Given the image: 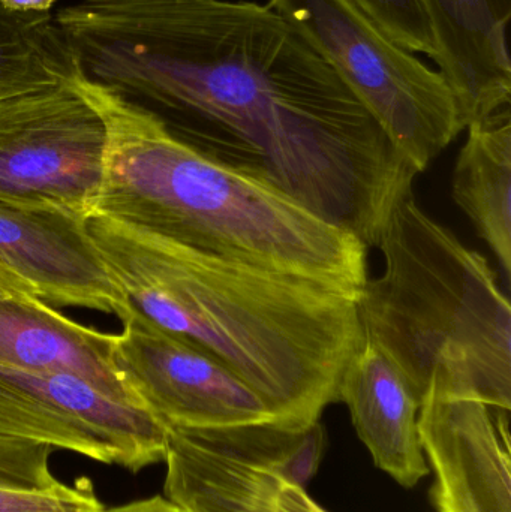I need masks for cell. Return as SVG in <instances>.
Listing matches in <instances>:
<instances>
[{
  "label": "cell",
  "instance_id": "cell-4",
  "mask_svg": "<svg viewBox=\"0 0 511 512\" xmlns=\"http://www.w3.org/2000/svg\"><path fill=\"white\" fill-rule=\"evenodd\" d=\"M384 270L366 280L357 313L366 342L413 391L511 411V307L497 274L411 197L377 246Z\"/></svg>",
  "mask_w": 511,
  "mask_h": 512
},
{
  "label": "cell",
  "instance_id": "cell-7",
  "mask_svg": "<svg viewBox=\"0 0 511 512\" xmlns=\"http://www.w3.org/2000/svg\"><path fill=\"white\" fill-rule=\"evenodd\" d=\"M0 436L138 474L167 454V427L66 373L0 364Z\"/></svg>",
  "mask_w": 511,
  "mask_h": 512
},
{
  "label": "cell",
  "instance_id": "cell-11",
  "mask_svg": "<svg viewBox=\"0 0 511 512\" xmlns=\"http://www.w3.org/2000/svg\"><path fill=\"white\" fill-rule=\"evenodd\" d=\"M114 336L63 315L0 264L3 366L77 376L105 396L141 409L114 360Z\"/></svg>",
  "mask_w": 511,
  "mask_h": 512
},
{
  "label": "cell",
  "instance_id": "cell-10",
  "mask_svg": "<svg viewBox=\"0 0 511 512\" xmlns=\"http://www.w3.org/2000/svg\"><path fill=\"white\" fill-rule=\"evenodd\" d=\"M417 423L437 512H511L509 409L428 394Z\"/></svg>",
  "mask_w": 511,
  "mask_h": 512
},
{
  "label": "cell",
  "instance_id": "cell-3",
  "mask_svg": "<svg viewBox=\"0 0 511 512\" xmlns=\"http://www.w3.org/2000/svg\"><path fill=\"white\" fill-rule=\"evenodd\" d=\"M68 81L105 126L101 188L90 215L360 294L369 277L359 237L260 174L183 140L156 114L89 80L77 62Z\"/></svg>",
  "mask_w": 511,
  "mask_h": 512
},
{
  "label": "cell",
  "instance_id": "cell-19",
  "mask_svg": "<svg viewBox=\"0 0 511 512\" xmlns=\"http://www.w3.org/2000/svg\"><path fill=\"white\" fill-rule=\"evenodd\" d=\"M101 512H188L164 495H153L117 507L104 508Z\"/></svg>",
  "mask_w": 511,
  "mask_h": 512
},
{
  "label": "cell",
  "instance_id": "cell-14",
  "mask_svg": "<svg viewBox=\"0 0 511 512\" xmlns=\"http://www.w3.org/2000/svg\"><path fill=\"white\" fill-rule=\"evenodd\" d=\"M452 174V197L511 276V111L467 128Z\"/></svg>",
  "mask_w": 511,
  "mask_h": 512
},
{
  "label": "cell",
  "instance_id": "cell-9",
  "mask_svg": "<svg viewBox=\"0 0 511 512\" xmlns=\"http://www.w3.org/2000/svg\"><path fill=\"white\" fill-rule=\"evenodd\" d=\"M0 264L54 307L119 319L132 312L86 228V218L45 204L0 200Z\"/></svg>",
  "mask_w": 511,
  "mask_h": 512
},
{
  "label": "cell",
  "instance_id": "cell-17",
  "mask_svg": "<svg viewBox=\"0 0 511 512\" xmlns=\"http://www.w3.org/2000/svg\"><path fill=\"white\" fill-rule=\"evenodd\" d=\"M401 47L435 60L437 42L423 0H356Z\"/></svg>",
  "mask_w": 511,
  "mask_h": 512
},
{
  "label": "cell",
  "instance_id": "cell-15",
  "mask_svg": "<svg viewBox=\"0 0 511 512\" xmlns=\"http://www.w3.org/2000/svg\"><path fill=\"white\" fill-rule=\"evenodd\" d=\"M75 59L54 15L0 8V101L68 80Z\"/></svg>",
  "mask_w": 511,
  "mask_h": 512
},
{
  "label": "cell",
  "instance_id": "cell-1",
  "mask_svg": "<svg viewBox=\"0 0 511 512\" xmlns=\"http://www.w3.org/2000/svg\"><path fill=\"white\" fill-rule=\"evenodd\" d=\"M89 80L198 135L377 246L419 171L314 45L246 0H80L54 15Z\"/></svg>",
  "mask_w": 511,
  "mask_h": 512
},
{
  "label": "cell",
  "instance_id": "cell-18",
  "mask_svg": "<svg viewBox=\"0 0 511 512\" xmlns=\"http://www.w3.org/2000/svg\"><path fill=\"white\" fill-rule=\"evenodd\" d=\"M104 508L87 477L71 484L60 481L44 492L0 490V512H101Z\"/></svg>",
  "mask_w": 511,
  "mask_h": 512
},
{
  "label": "cell",
  "instance_id": "cell-2",
  "mask_svg": "<svg viewBox=\"0 0 511 512\" xmlns=\"http://www.w3.org/2000/svg\"><path fill=\"white\" fill-rule=\"evenodd\" d=\"M86 228L129 304L215 355L273 423L305 429L338 402L345 366L365 342L359 295L98 213Z\"/></svg>",
  "mask_w": 511,
  "mask_h": 512
},
{
  "label": "cell",
  "instance_id": "cell-20",
  "mask_svg": "<svg viewBox=\"0 0 511 512\" xmlns=\"http://www.w3.org/2000/svg\"><path fill=\"white\" fill-rule=\"evenodd\" d=\"M59 0H0V8L14 14H48Z\"/></svg>",
  "mask_w": 511,
  "mask_h": 512
},
{
  "label": "cell",
  "instance_id": "cell-8",
  "mask_svg": "<svg viewBox=\"0 0 511 512\" xmlns=\"http://www.w3.org/2000/svg\"><path fill=\"white\" fill-rule=\"evenodd\" d=\"M114 360L141 409L165 427L221 429L273 421L257 394L215 355L132 307Z\"/></svg>",
  "mask_w": 511,
  "mask_h": 512
},
{
  "label": "cell",
  "instance_id": "cell-13",
  "mask_svg": "<svg viewBox=\"0 0 511 512\" xmlns=\"http://www.w3.org/2000/svg\"><path fill=\"white\" fill-rule=\"evenodd\" d=\"M375 466L414 489L429 469L419 433L420 405L398 370L369 342L354 352L338 387Z\"/></svg>",
  "mask_w": 511,
  "mask_h": 512
},
{
  "label": "cell",
  "instance_id": "cell-5",
  "mask_svg": "<svg viewBox=\"0 0 511 512\" xmlns=\"http://www.w3.org/2000/svg\"><path fill=\"white\" fill-rule=\"evenodd\" d=\"M267 5L314 45L419 173L464 131L444 75L393 41L356 0Z\"/></svg>",
  "mask_w": 511,
  "mask_h": 512
},
{
  "label": "cell",
  "instance_id": "cell-6",
  "mask_svg": "<svg viewBox=\"0 0 511 512\" xmlns=\"http://www.w3.org/2000/svg\"><path fill=\"white\" fill-rule=\"evenodd\" d=\"M105 126L69 84L0 101V200L87 216L102 182Z\"/></svg>",
  "mask_w": 511,
  "mask_h": 512
},
{
  "label": "cell",
  "instance_id": "cell-16",
  "mask_svg": "<svg viewBox=\"0 0 511 512\" xmlns=\"http://www.w3.org/2000/svg\"><path fill=\"white\" fill-rule=\"evenodd\" d=\"M195 512H330L311 498L306 487L249 463H233L207 501Z\"/></svg>",
  "mask_w": 511,
  "mask_h": 512
},
{
  "label": "cell",
  "instance_id": "cell-12",
  "mask_svg": "<svg viewBox=\"0 0 511 512\" xmlns=\"http://www.w3.org/2000/svg\"><path fill=\"white\" fill-rule=\"evenodd\" d=\"M434 62L452 87L467 129L511 107V0H423Z\"/></svg>",
  "mask_w": 511,
  "mask_h": 512
}]
</instances>
